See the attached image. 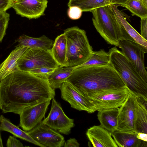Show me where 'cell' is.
Returning a JSON list of instances; mask_svg holds the SVG:
<instances>
[{"label": "cell", "instance_id": "836d02e7", "mask_svg": "<svg viewBox=\"0 0 147 147\" xmlns=\"http://www.w3.org/2000/svg\"><path fill=\"white\" fill-rule=\"evenodd\" d=\"M80 144L75 138H70L65 142L63 147H79Z\"/></svg>", "mask_w": 147, "mask_h": 147}, {"label": "cell", "instance_id": "30bf717a", "mask_svg": "<svg viewBox=\"0 0 147 147\" xmlns=\"http://www.w3.org/2000/svg\"><path fill=\"white\" fill-rule=\"evenodd\" d=\"M26 132L35 141L44 147H63L65 142L63 136L42 121L32 129Z\"/></svg>", "mask_w": 147, "mask_h": 147}, {"label": "cell", "instance_id": "9c48e42d", "mask_svg": "<svg viewBox=\"0 0 147 147\" xmlns=\"http://www.w3.org/2000/svg\"><path fill=\"white\" fill-rule=\"evenodd\" d=\"M51 100L42 101L24 109L19 115V126L28 131L40 123L45 116Z\"/></svg>", "mask_w": 147, "mask_h": 147}, {"label": "cell", "instance_id": "5bb4252c", "mask_svg": "<svg viewBox=\"0 0 147 147\" xmlns=\"http://www.w3.org/2000/svg\"><path fill=\"white\" fill-rule=\"evenodd\" d=\"M48 3L47 0H13L11 7L22 17L37 19L45 15Z\"/></svg>", "mask_w": 147, "mask_h": 147}, {"label": "cell", "instance_id": "4316f807", "mask_svg": "<svg viewBox=\"0 0 147 147\" xmlns=\"http://www.w3.org/2000/svg\"><path fill=\"white\" fill-rule=\"evenodd\" d=\"M124 7L131 12L133 16L140 19L147 18V7L141 0H127Z\"/></svg>", "mask_w": 147, "mask_h": 147}, {"label": "cell", "instance_id": "ac0fdd59", "mask_svg": "<svg viewBox=\"0 0 147 147\" xmlns=\"http://www.w3.org/2000/svg\"><path fill=\"white\" fill-rule=\"evenodd\" d=\"M127 0H69V7L76 6L84 12H91L96 8L109 5H115L124 7Z\"/></svg>", "mask_w": 147, "mask_h": 147}, {"label": "cell", "instance_id": "277c9868", "mask_svg": "<svg viewBox=\"0 0 147 147\" xmlns=\"http://www.w3.org/2000/svg\"><path fill=\"white\" fill-rule=\"evenodd\" d=\"M66 40L65 67H74L84 63L93 51L85 31L77 26L64 30Z\"/></svg>", "mask_w": 147, "mask_h": 147}, {"label": "cell", "instance_id": "e0dca14e", "mask_svg": "<svg viewBox=\"0 0 147 147\" xmlns=\"http://www.w3.org/2000/svg\"><path fill=\"white\" fill-rule=\"evenodd\" d=\"M28 48L23 46H16L0 64V81L8 75L19 71L17 66L18 61Z\"/></svg>", "mask_w": 147, "mask_h": 147}, {"label": "cell", "instance_id": "d4e9b609", "mask_svg": "<svg viewBox=\"0 0 147 147\" xmlns=\"http://www.w3.org/2000/svg\"><path fill=\"white\" fill-rule=\"evenodd\" d=\"M55 61L61 67H65L66 54V40L64 33L55 38L51 50Z\"/></svg>", "mask_w": 147, "mask_h": 147}, {"label": "cell", "instance_id": "83f0119b", "mask_svg": "<svg viewBox=\"0 0 147 147\" xmlns=\"http://www.w3.org/2000/svg\"><path fill=\"white\" fill-rule=\"evenodd\" d=\"M9 17V14L6 11H0V43L5 35Z\"/></svg>", "mask_w": 147, "mask_h": 147}, {"label": "cell", "instance_id": "cb8c5ba5", "mask_svg": "<svg viewBox=\"0 0 147 147\" xmlns=\"http://www.w3.org/2000/svg\"><path fill=\"white\" fill-rule=\"evenodd\" d=\"M74 70L73 67L59 66L46 78L51 87L54 90L60 88L62 84L70 76Z\"/></svg>", "mask_w": 147, "mask_h": 147}, {"label": "cell", "instance_id": "484cf974", "mask_svg": "<svg viewBox=\"0 0 147 147\" xmlns=\"http://www.w3.org/2000/svg\"><path fill=\"white\" fill-rule=\"evenodd\" d=\"M110 63L109 53L102 49L98 51H93L89 58L86 62L82 64L73 67L74 69L85 66L107 65Z\"/></svg>", "mask_w": 147, "mask_h": 147}, {"label": "cell", "instance_id": "6da1fadb", "mask_svg": "<svg viewBox=\"0 0 147 147\" xmlns=\"http://www.w3.org/2000/svg\"><path fill=\"white\" fill-rule=\"evenodd\" d=\"M55 96L46 79L29 72H15L0 81V109L3 113L19 115L24 108Z\"/></svg>", "mask_w": 147, "mask_h": 147}, {"label": "cell", "instance_id": "f546056e", "mask_svg": "<svg viewBox=\"0 0 147 147\" xmlns=\"http://www.w3.org/2000/svg\"><path fill=\"white\" fill-rule=\"evenodd\" d=\"M82 11L78 7L73 6L69 7L67 14L71 19L73 20L79 19L81 16Z\"/></svg>", "mask_w": 147, "mask_h": 147}, {"label": "cell", "instance_id": "9a60e30c", "mask_svg": "<svg viewBox=\"0 0 147 147\" xmlns=\"http://www.w3.org/2000/svg\"><path fill=\"white\" fill-rule=\"evenodd\" d=\"M117 22L119 25L124 40L138 44L146 53L147 52V40L144 39L128 22L125 14L120 10L117 6L110 5Z\"/></svg>", "mask_w": 147, "mask_h": 147}, {"label": "cell", "instance_id": "4dcf8cb0", "mask_svg": "<svg viewBox=\"0 0 147 147\" xmlns=\"http://www.w3.org/2000/svg\"><path fill=\"white\" fill-rule=\"evenodd\" d=\"M6 146L7 147H23V144L14 136H9L7 140Z\"/></svg>", "mask_w": 147, "mask_h": 147}, {"label": "cell", "instance_id": "7402d4cb", "mask_svg": "<svg viewBox=\"0 0 147 147\" xmlns=\"http://www.w3.org/2000/svg\"><path fill=\"white\" fill-rule=\"evenodd\" d=\"M0 130L9 132L16 137L36 145L44 147L35 141L26 131L21 130L18 127L12 123L9 119L2 115H0Z\"/></svg>", "mask_w": 147, "mask_h": 147}, {"label": "cell", "instance_id": "8fae6325", "mask_svg": "<svg viewBox=\"0 0 147 147\" xmlns=\"http://www.w3.org/2000/svg\"><path fill=\"white\" fill-rule=\"evenodd\" d=\"M119 107L118 115L117 129L123 131L135 132L137 109L136 97L130 92L125 101Z\"/></svg>", "mask_w": 147, "mask_h": 147}, {"label": "cell", "instance_id": "7a4b0ae2", "mask_svg": "<svg viewBox=\"0 0 147 147\" xmlns=\"http://www.w3.org/2000/svg\"><path fill=\"white\" fill-rule=\"evenodd\" d=\"M66 81L84 95L94 92L126 87L110 63L75 68Z\"/></svg>", "mask_w": 147, "mask_h": 147}, {"label": "cell", "instance_id": "e575fe53", "mask_svg": "<svg viewBox=\"0 0 147 147\" xmlns=\"http://www.w3.org/2000/svg\"><path fill=\"white\" fill-rule=\"evenodd\" d=\"M136 136L139 139L145 142H147V134L142 133H136Z\"/></svg>", "mask_w": 147, "mask_h": 147}, {"label": "cell", "instance_id": "d590c367", "mask_svg": "<svg viewBox=\"0 0 147 147\" xmlns=\"http://www.w3.org/2000/svg\"><path fill=\"white\" fill-rule=\"evenodd\" d=\"M1 131L0 130V147L3 146L1 137Z\"/></svg>", "mask_w": 147, "mask_h": 147}, {"label": "cell", "instance_id": "7c38bea8", "mask_svg": "<svg viewBox=\"0 0 147 147\" xmlns=\"http://www.w3.org/2000/svg\"><path fill=\"white\" fill-rule=\"evenodd\" d=\"M118 47L141 77L147 82V72L144 65L145 53L142 48L137 43L125 40H120Z\"/></svg>", "mask_w": 147, "mask_h": 147}, {"label": "cell", "instance_id": "ffe728a7", "mask_svg": "<svg viewBox=\"0 0 147 147\" xmlns=\"http://www.w3.org/2000/svg\"><path fill=\"white\" fill-rule=\"evenodd\" d=\"M17 46H23L30 48H40L51 51L53 41L45 35L37 38L33 37L23 34L16 40Z\"/></svg>", "mask_w": 147, "mask_h": 147}, {"label": "cell", "instance_id": "5b68a950", "mask_svg": "<svg viewBox=\"0 0 147 147\" xmlns=\"http://www.w3.org/2000/svg\"><path fill=\"white\" fill-rule=\"evenodd\" d=\"M91 12L93 24L97 31L108 43L118 47L119 41L123 38L110 5L96 8Z\"/></svg>", "mask_w": 147, "mask_h": 147}, {"label": "cell", "instance_id": "f1b7e54d", "mask_svg": "<svg viewBox=\"0 0 147 147\" xmlns=\"http://www.w3.org/2000/svg\"><path fill=\"white\" fill-rule=\"evenodd\" d=\"M56 68L41 67L33 69L29 72L36 76L46 79L49 75L54 71Z\"/></svg>", "mask_w": 147, "mask_h": 147}, {"label": "cell", "instance_id": "ba28073f", "mask_svg": "<svg viewBox=\"0 0 147 147\" xmlns=\"http://www.w3.org/2000/svg\"><path fill=\"white\" fill-rule=\"evenodd\" d=\"M42 122L51 128L65 135L70 134L71 129L74 126V119L66 115L60 105L54 98L52 99L48 116Z\"/></svg>", "mask_w": 147, "mask_h": 147}, {"label": "cell", "instance_id": "8992f818", "mask_svg": "<svg viewBox=\"0 0 147 147\" xmlns=\"http://www.w3.org/2000/svg\"><path fill=\"white\" fill-rule=\"evenodd\" d=\"M17 66L19 71L28 72L38 68H56L60 66L54 59L51 51L30 48H28L18 60Z\"/></svg>", "mask_w": 147, "mask_h": 147}, {"label": "cell", "instance_id": "603a6c76", "mask_svg": "<svg viewBox=\"0 0 147 147\" xmlns=\"http://www.w3.org/2000/svg\"><path fill=\"white\" fill-rule=\"evenodd\" d=\"M136 98L137 109L135 132L147 134V100L140 97Z\"/></svg>", "mask_w": 147, "mask_h": 147}, {"label": "cell", "instance_id": "4fadbf2b", "mask_svg": "<svg viewBox=\"0 0 147 147\" xmlns=\"http://www.w3.org/2000/svg\"><path fill=\"white\" fill-rule=\"evenodd\" d=\"M60 89L62 98L68 102L72 108L90 113L95 112L88 98L69 82L66 81L64 82Z\"/></svg>", "mask_w": 147, "mask_h": 147}, {"label": "cell", "instance_id": "d6986e66", "mask_svg": "<svg viewBox=\"0 0 147 147\" xmlns=\"http://www.w3.org/2000/svg\"><path fill=\"white\" fill-rule=\"evenodd\" d=\"M118 147H147V142L138 138L137 133L117 129L111 133Z\"/></svg>", "mask_w": 147, "mask_h": 147}, {"label": "cell", "instance_id": "1f68e13d", "mask_svg": "<svg viewBox=\"0 0 147 147\" xmlns=\"http://www.w3.org/2000/svg\"><path fill=\"white\" fill-rule=\"evenodd\" d=\"M141 35L147 40V18L140 19Z\"/></svg>", "mask_w": 147, "mask_h": 147}, {"label": "cell", "instance_id": "44dd1931", "mask_svg": "<svg viewBox=\"0 0 147 147\" xmlns=\"http://www.w3.org/2000/svg\"><path fill=\"white\" fill-rule=\"evenodd\" d=\"M119 107L98 111L97 117L100 125L111 133L117 129Z\"/></svg>", "mask_w": 147, "mask_h": 147}, {"label": "cell", "instance_id": "52a82bcc", "mask_svg": "<svg viewBox=\"0 0 147 147\" xmlns=\"http://www.w3.org/2000/svg\"><path fill=\"white\" fill-rule=\"evenodd\" d=\"M130 93L126 87L92 92L85 96L95 111L119 107Z\"/></svg>", "mask_w": 147, "mask_h": 147}, {"label": "cell", "instance_id": "2e32d148", "mask_svg": "<svg viewBox=\"0 0 147 147\" xmlns=\"http://www.w3.org/2000/svg\"><path fill=\"white\" fill-rule=\"evenodd\" d=\"M86 136L94 147H117L111 133L100 125H94L88 129Z\"/></svg>", "mask_w": 147, "mask_h": 147}, {"label": "cell", "instance_id": "8d00e7d4", "mask_svg": "<svg viewBox=\"0 0 147 147\" xmlns=\"http://www.w3.org/2000/svg\"><path fill=\"white\" fill-rule=\"evenodd\" d=\"M145 5L147 7V0H141Z\"/></svg>", "mask_w": 147, "mask_h": 147}, {"label": "cell", "instance_id": "3957f363", "mask_svg": "<svg viewBox=\"0 0 147 147\" xmlns=\"http://www.w3.org/2000/svg\"><path fill=\"white\" fill-rule=\"evenodd\" d=\"M110 64L118 73L129 92L147 100V82L140 76L130 60L116 47L108 52Z\"/></svg>", "mask_w": 147, "mask_h": 147}, {"label": "cell", "instance_id": "d6a6232c", "mask_svg": "<svg viewBox=\"0 0 147 147\" xmlns=\"http://www.w3.org/2000/svg\"><path fill=\"white\" fill-rule=\"evenodd\" d=\"M13 0H0V11H6L11 7Z\"/></svg>", "mask_w": 147, "mask_h": 147}]
</instances>
